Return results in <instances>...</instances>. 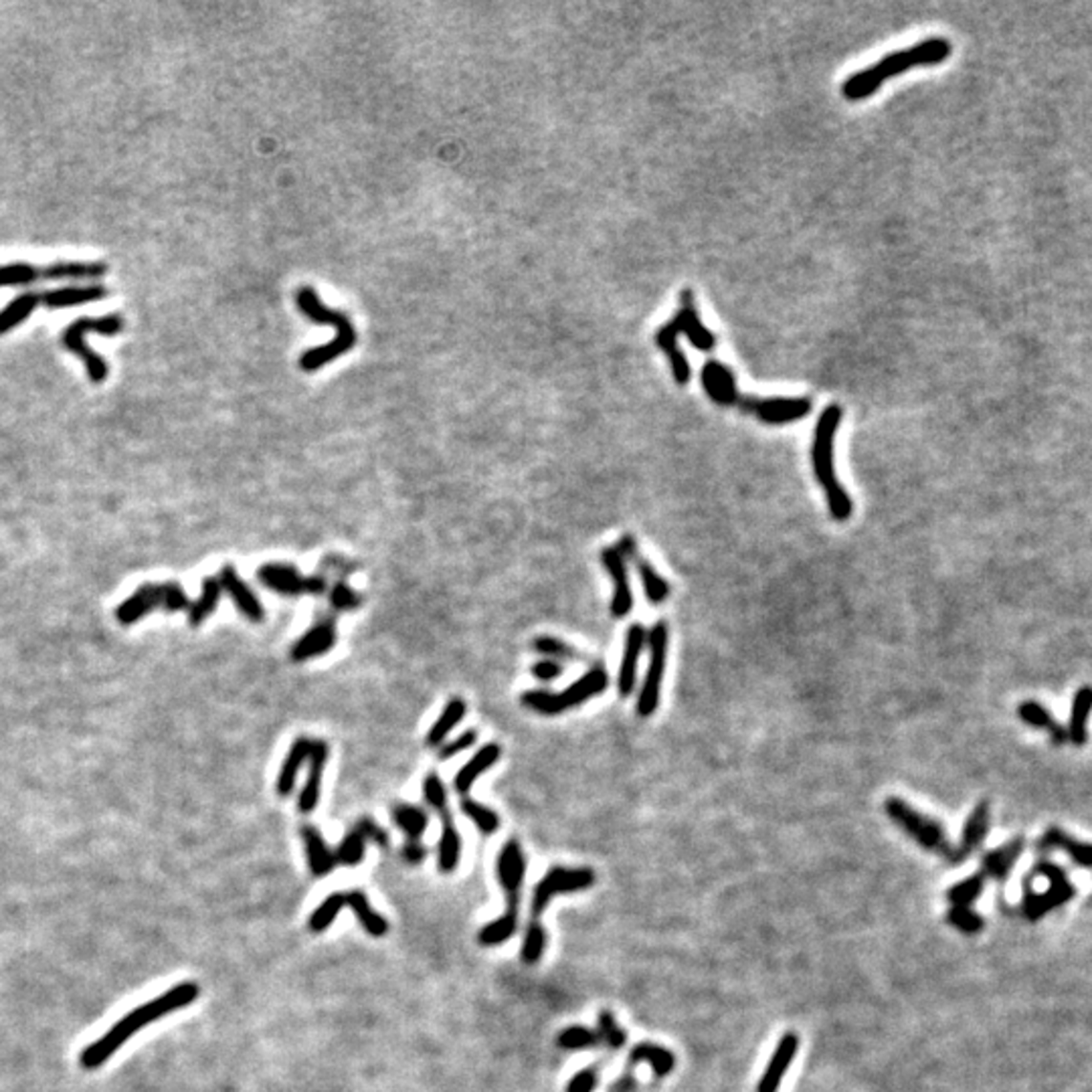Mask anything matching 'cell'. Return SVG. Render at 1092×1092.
Instances as JSON below:
<instances>
[{"label":"cell","mask_w":1092,"mask_h":1092,"mask_svg":"<svg viewBox=\"0 0 1092 1092\" xmlns=\"http://www.w3.org/2000/svg\"><path fill=\"white\" fill-rule=\"evenodd\" d=\"M337 623L334 620H322L316 625H312L302 638H299L292 649H290V658L295 664H302L314 658H320L324 654L337 645Z\"/></svg>","instance_id":"603a6c76"},{"label":"cell","mask_w":1092,"mask_h":1092,"mask_svg":"<svg viewBox=\"0 0 1092 1092\" xmlns=\"http://www.w3.org/2000/svg\"><path fill=\"white\" fill-rule=\"evenodd\" d=\"M344 901H346V906H350L352 912L357 914L360 927L368 932V935L381 939L386 935V932H389V923H386V919L382 917L381 912H377L371 906L366 894L360 888H350L348 892H344Z\"/></svg>","instance_id":"d590c367"},{"label":"cell","mask_w":1092,"mask_h":1092,"mask_svg":"<svg viewBox=\"0 0 1092 1092\" xmlns=\"http://www.w3.org/2000/svg\"><path fill=\"white\" fill-rule=\"evenodd\" d=\"M105 261H55L51 266H31V263H7L0 266V288L29 286L39 281H81L99 279L108 273Z\"/></svg>","instance_id":"ba28073f"},{"label":"cell","mask_w":1092,"mask_h":1092,"mask_svg":"<svg viewBox=\"0 0 1092 1092\" xmlns=\"http://www.w3.org/2000/svg\"><path fill=\"white\" fill-rule=\"evenodd\" d=\"M609 686V674L603 666H593L589 670L575 680L567 690L557 692V709L558 714L565 710L577 709L580 704L593 700L595 696L603 694Z\"/></svg>","instance_id":"ac0fdd59"},{"label":"cell","mask_w":1092,"mask_h":1092,"mask_svg":"<svg viewBox=\"0 0 1092 1092\" xmlns=\"http://www.w3.org/2000/svg\"><path fill=\"white\" fill-rule=\"evenodd\" d=\"M112 292L108 286L101 284H87V286H65L57 290H41V292H23L0 310V337L9 334L16 326H21L29 316L39 306L47 310H61V308H74L90 302H99L105 299Z\"/></svg>","instance_id":"8992f818"},{"label":"cell","mask_w":1092,"mask_h":1092,"mask_svg":"<svg viewBox=\"0 0 1092 1092\" xmlns=\"http://www.w3.org/2000/svg\"><path fill=\"white\" fill-rule=\"evenodd\" d=\"M221 593H223V587L219 583V577H207L203 580L201 597L197 599L195 603H190V607H188V623L197 627L205 620H208L221 601Z\"/></svg>","instance_id":"60d3db41"},{"label":"cell","mask_w":1092,"mask_h":1092,"mask_svg":"<svg viewBox=\"0 0 1092 1092\" xmlns=\"http://www.w3.org/2000/svg\"><path fill=\"white\" fill-rule=\"evenodd\" d=\"M426 856H427V848L421 841H404L403 860L407 862V864L417 866V864H421L423 860H426Z\"/></svg>","instance_id":"6f0895ef"},{"label":"cell","mask_w":1092,"mask_h":1092,"mask_svg":"<svg viewBox=\"0 0 1092 1092\" xmlns=\"http://www.w3.org/2000/svg\"><path fill=\"white\" fill-rule=\"evenodd\" d=\"M985 888V876L981 872L969 876L961 883L953 885L947 890V901L950 906L957 908H972L977 898L983 894Z\"/></svg>","instance_id":"b9f144b4"},{"label":"cell","mask_w":1092,"mask_h":1092,"mask_svg":"<svg viewBox=\"0 0 1092 1092\" xmlns=\"http://www.w3.org/2000/svg\"><path fill=\"white\" fill-rule=\"evenodd\" d=\"M647 644V629L642 623L629 625L625 633V645H623V658L618 674V690L625 698L636 688L638 680V664L642 658V651Z\"/></svg>","instance_id":"cb8c5ba5"},{"label":"cell","mask_w":1092,"mask_h":1092,"mask_svg":"<svg viewBox=\"0 0 1092 1092\" xmlns=\"http://www.w3.org/2000/svg\"><path fill=\"white\" fill-rule=\"evenodd\" d=\"M595 885V872L591 868H567L555 866L544 874L533 892L531 921H540L542 912L560 894L583 892Z\"/></svg>","instance_id":"4fadbf2b"},{"label":"cell","mask_w":1092,"mask_h":1092,"mask_svg":"<svg viewBox=\"0 0 1092 1092\" xmlns=\"http://www.w3.org/2000/svg\"><path fill=\"white\" fill-rule=\"evenodd\" d=\"M310 749H312V738H308V736H299L292 743V747L286 754V761H284V765H281L277 781H275L277 796L288 797L292 794L294 787H295L297 773H299V769H302V765L308 761Z\"/></svg>","instance_id":"1f68e13d"},{"label":"cell","mask_w":1092,"mask_h":1092,"mask_svg":"<svg viewBox=\"0 0 1092 1092\" xmlns=\"http://www.w3.org/2000/svg\"><path fill=\"white\" fill-rule=\"evenodd\" d=\"M259 583L284 597L308 595V577L299 573L294 565H281V562H268L257 571Z\"/></svg>","instance_id":"d4e9b609"},{"label":"cell","mask_w":1092,"mask_h":1092,"mask_svg":"<svg viewBox=\"0 0 1092 1092\" xmlns=\"http://www.w3.org/2000/svg\"><path fill=\"white\" fill-rule=\"evenodd\" d=\"M199 995H201L199 983L183 981L179 985H174V988H170L168 992H164L163 995H158V997L142 1003V1006H138L136 1010L126 1014L118 1021V1024H114L108 1032H105L99 1040H96L94 1044H90L81 1052V1056H79L81 1068L98 1070L99 1066L108 1062L112 1056L121 1046H124L136 1032L150 1026L152 1021L161 1019V1017H164L176 1010L188 1008L190 1003H195L199 999Z\"/></svg>","instance_id":"6da1fadb"},{"label":"cell","mask_w":1092,"mask_h":1092,"mask_svg":"<svg viewBox=\"0 0 1092 1092\" xmlns=\"http://www.w3.org/2000/svg\"><path fill=\"white\" fill-rule=\"evenodd\" d=\"M158 607L166 611H183L190 607V599L179 583L144 585L118 607V620L130 625Z\"/></svg>","instance_id":"7c38bea8"},{"label":"cell","mask_w":1092,"mask_h":1092,"mask_svg":"<svg viewBox=\"0 0 1092 1092\" xmlns=\"http://www.w3.org/2000/svg\"><path fill=\"white\" fill-rule=\"evenodd\" d=\"M615 549L620 551V555L625 558V562L629 560V562H633V565H636L647 601L654 603V605L666 603V599L670 597V583H667V580L654 567H651L649 560L642 558L636 538H633L631 535H623Z\"/></svg>","instance_id":"9a60e30c"},{"label":"cell","mask_w":1092,"mask_h":1092,"mask_svg":"<svg viewBox=\"0 0 1092 1092\" xmlns=\"http://www.w3.org/2000/svg\"><path fill=\"white\" fill-rule=\"evenodd\" d=\"M640 1062L649 1064L656 1077L664 1079V1077H667V1074H672V1070L676 1068V1056L672 1050H667L660 1044L640 1042L638 1046H633L631 1052L627 1054V1072H631V1068Z\"/></svg>","instance_id":"4dcf8cb0"},{"label":"cell","mask_w":1092,"mask_h":1092,"mask_svg":"<svg viewBox=\"0 0 1092 1092\" xmlns=\"http://www.w3.org/2000/svg\"><path fill=\"white\" fill-rule=\"evenodd\" d=\"M444 825H442V838H439V852H437V864L439 870L449 874L453 872L457 866H460V858H462V836L457 832L455 821L451 818V814L442 818Z\"/></svg>","instance_id":"f35d334b"},{"label":"cell","mask_w":1092,"mask_h":1092,"mask_svg":"<svg viewBox=\"0 0 1092 1092\" xmlns=\"http://www.w3.org/2000/svg\"><path fill=\"white\" fill-rule=\"evenodd\" d=\"M885 812L908 838L917 841L923 850L943 854L950 862L955 860V848H950V841L947 838L943 823L917 812V809L901 797H888L885 801Z\"/></svg>","instance_id":"9c48e42d"},{"label":"cell","mask_w":1092,"mask_h":1092,"mask_svg":"<svg viewBox=\"0 0 1092 1092\" xmlns=\"http://www.w3.org/2000/svg\"><path fill=\"white\" fill-rule=\"evenodd\" d=\"M1042 850H1062L1070 856L1074 864L1081 868H1092V843L1081 841L1074 836L1062 832L1060 827H1050L1040 840Z\"/></svg>","instance_id":"d6a6232c"},{"label":"cell","mask_w":1092,"mask_h":1092,"mask_svg":"<svg viewBox=\"0 0 1092 1092\" xmlns=\"http://www.w3.org/2000/svg\"><path fill=\"white\" fill-rule=\"evenodd\" d=\"M601 562L607 575L611 577V585H613V599L609 607L611 615L615 620H623L633 609V591L629 583L627 562L615 546H607V549L601 551Z\"/></svg>","instance_id":"2e32d148"},{"label":"cell","mask_w":1092,"mask_h":1092,"mask_svg":"<svg viewBox=\"0 0 1092 1092\" xmlns=\"http://www.w3.org/2000/svg\"><path fill=\"white\" fill-rule=\"evenodd\" d=\"M498 883L506 894V912L478 932L482 947H496L513 939L518 930L520 896L526 876V858L518 840H510L496 860Z\"/></svg>","instance_id":"277c9868"},{"label":"cell","mask_w":1092,"mask_h":1092,"mask_svg":"<svg viewBox=\"0 0 1092 1092\" xmlns=\"http://www.w3.org/2000/svg\"><path fill=\"white\" fill-rule=\"evenodd\" d=\"M599 1077H601V1066L591 1064L575 1074L565 1092H593L599 1084Z\"/></svg>","instance_id":"db71d44e"},{"label":"cell","mask_w":1092,"mask_h":1092,"mask_svg":"<svg viewBox=\"0 0 1092 1092\" xmlns=\"http://www.w3.org/2000/svg\"><path fill=\"white\" fill-rule=\"evenodd\" d=\"M990 821H992V807L988 801H981L975 805V809L969 818L965 819L963 825V832H961V845L955 848V860L953 864H961V862L969 856L973 854L981 841L985 840L990 832Z\"/></svg>","instance_id":"4316f807"},{"label":"cell","mask_w":1092,"mask_h":1092,"mask_svg":"<svg viewBox=\"0 0 1092 1092\" xmlns=\"http://www.w3.org/2000/svg\"><path fill=\"white\" fill-rule=\"evenodd\" d=\"M667 642H670V631H667L666 622H658L654 627L647 631L649 664H647V672H645L642 690L638 696V714L642 718H649L660 707L662 682H664L666 662H667Z\"/></svg>","instance_id":"30bf717a"},{"label":"cell","mask_w":1092,"mask_h":1092,"mask_svg":"<svg viewBox=\"0 0 1092 1092\" xmlns=\"http://www.w3.org/2000/svg\"><path fill=\"white\" fill-rule=\"evenodd\" d=\"M500 754H502V749L498 743H488L478 753H475L471 759L455 775L453 789L457 791V794L466 797L470 794V789L473 787V783L482 777V773H486L488 769H491L500 761Z\"/></svg>","instance_id":"f1b7e54d"},{"label":"cell","mask_w":1092,"mask_h":1092,"mask_svg":"<svg viewBox=\"0 0 1092 1092\" xmlns=\"http://www.w3.org/2000/svg\"><path fill=\"white\" fill-rule=\"evenodd\" d=\"M466 712H468V704L462 698H451L446 704V709L442 710V714H439V718L433 722V727L429 729V732L426 736L427 747H431V749L442 747L446 743V738L449 736V732L464 720Z\"/></svg>","instance_id":"74e56055"},{"label":"cell","mask_w":1092,"mask_h":1092,"mask_svg":"<svg viewBox=\"0 0 1092 1092\" xmlns=\"http://www.w3.org/2000/svg\"><path fill=\"white\" fill-rule=\"evenodd\" d=\"M520 702L526 709L538 712L542 716H558L557 709V692L551 690H526L520 696Z\"/></svg>","instance_id":"816d5d0a"},{"label":"cell","mask_w":1092,"mask_h":1092,"mask_svg":"<svg viewBox=\"0 0 1092 1092\" xmlns=\"http://www.w3.org/2000/svg\"><path fill=\"white\" fill-rule=\"evenodd\" d=\"M295 299H297L299 310H302V314H306L310 320L337 328V339H334L330 344L304 352L302 359H299V366H302V371H306V373L318 371V368H322L324 364L346 355V352L357 344V330L348 320V316L340 310H334V308H328L326 304H322L314 288H306V286L299 288Z\"/></svg>","instance_id":"5b68a950"},{"label":"cell","mask_w":1092,"mask_h":1092,"mask_svg":"<svg viewBox=\"0 0 1092 1092\" xmlns=\"http://www.w3.org/2000/svg\"><path fill=\"white\" fill-rule=\"evenodd\" d=\"M841 417H843V409L840 407L838 403H832L830 407H825L818 419L814 446H812L814 473H816L819 486L825 491L830 514L838 522H845L854 513V502H852L848 491H845V488L841 486V482L838 480L836 464H834V444H836V433H838V427L841 423Z\"/></svg>","instance_id":"3957f363"},{"label":"cell","mask_w":1092,"mask_h":1092,"mask_svg":"<svg viewBox=\"0 0 1092 1092\" xmlns=\"http://www.w3.org/2000/svg\"><path fill=\"white\" fill-rule=\"evenodd\" d=\"M636 1088H638L636 1077H633L631 1072H625L622 1079H618L609 1086V1092H636Z\"/></svg>","instance_id":"680465c9"},{"label":"cell","mask_w":1092,"mask_h":1092,"mask_svg":"<svg viewBox=\"0 0 1092 1092\" xmlns=\"http://www.w3.org/2000/svg\"><path fill=\"white\" fill-rule=\"evenodd\" d=\"M475 741H478V732H475V731H466V732H462L457 738H453V741L444 743L442 747L437 749L439 759H442V761L453 759V756H457L460 753L471 749V747L475 745Z\"/></svg>","instance_id":"11a10c76"},{"label":"cell","mask_w":1092,"mask_h":1092,"mask_svg":"<svg viewBox=\"0 0 1092 1092\" xmlns=\"http://www.w3.org/2000/svg\"><path fill=\"white\" fill-rule=\"evenodd\" d=\"M366 841H375L377 845H382L384 848V845L389 843V838H386L381 825H377L373 819L362 818L340 841L337 854H334L337 856V864L359 866L364 860Z\"/></svg>","instance_id":"e0dca14e"},{"label":"cell","mask_w":1092,"mask_h":1092,"mask_svg":"<svg viewBox=\"0 0 1092 1092\" xmlns=\"http://www.w3.org/2000/svg\"><path fill=\"white\" fill-rule=\"evenodd\" d=\"M947 923L950 927H955L957 930L965 932V935H975V932H979L985 927L983 917L973 908H957V906L949 908Z\"/></svg>","instance_id":"f907efd6"},{"label":"cell","mask_w":1092,"mask_h":1092,"mask_svg":"<svg viewBox=\"0 0 1092 1092\" xmlns=\"http://www.w3.org/2000/svg\"><path fill=\"white\" fill-rule=\"evenodd\" d=\"M533 645L538 654L546 656L549 660H555V662H562V660L569 662V660L583 658L573 645H569L567 642H562L558 638H553V636H540L533 642Z\"/></svg>","instance_id":"681fc988"},{"label":"cell","mask_w":1092,"mask_h":1092,"mask_svg":"<svg viewBox=\"0 0 1092 1092\" xmlns=\"http://www.w3.org/2000/svg\"><path fill=\"white\" fill-rule=\"evenodd\" d=\"M393 821L399 830L407 836V841H421L423 834L427 832L429 816L423 812L421 807L411 803H397L391 809Z\"/></svg>","instance_id":"ab89813d"},{"label":"cell","mask_w":1092,"mask_h":1092,"mask_svg":"<svg viewBox=\"0 0 1092 1092\" xmlns=\"http://www.w3.org/2000/svg\"><path fill=\"white\" fill-rule=\"evenodd\" d=\"M1017 718L1024 720L1028 727L1034 729H1040L1044 732H1048V736L1056 745H1062L1068 741L1066 736V729L1060 725L1059 720H1056L1050 710L1044 707V704L1036 702V700H1026L1021 702L1017 707Z\"/></svg>","instance_id":"e575fe53"},{"label":"cell","mask_w":1092,"mask_h":1092,"mask_svg":"<svg viewBox=\"0 0 1092 1092\" xmlns=\"http://www.w3.org/2000/svg\"><path fill=\"white\" fill-rule=\"evenodd\" d=\"M328 601H330V607L334 611L344 613V611L357 609L360 605V595L352 587H348L346 583H337L330 589Z\"/></svg>","instance_id":"f5cc1de1"},{"label":"cell","mask_w":1092,"mask_h":1092,"mask_svg":"<svg viewBox=\"0 0 1092 1092\" xmlns=\"http://www.w3.org/2000/svg\"><path fill=\"white\" fill-rule=\"evenodd\" d=\"M346 906L344 901V892H334L328 898L320 903V906L312 912V917L308 921V927L312 932H324L334 919L339 917V912Z\"/></svg>","instance_id":"7bdbcfd3"},{"label":"cell","mask_w":1092,"mask_h":1092,"mask_svg":"<svg viewBox=\"0 0 1092 1092\" xmlns=\"http://www.w3.org/2000/svg\"><path fill=\"white\" fill-rule=\"evenodd\" d=\"M950 53H953V47H950L947 39L943 37L925 39L908 49L890 53V55L870 65L868 69H862V72L850 76L841 85V94L850 101L866 99L868 96L878 92L880 85H883L888 77L910 72L914 67L939 65L950 57Z\"/></svg>","instance_id":"7a4b0ae2"},{"label":"cell","mask_w":1092,"mask_h":1092,"mask_svg":"<svg viewBox=\"0 0 1092 1092\" xmlns=\"http://www.w3.org/2000/svg\"><path fill=\"white\" fill-rule=\"evenodd\" d=\"M702 386L707 395L720 404V407H734L738 397L736 389V381L731 368H727L725 364H720L716 360H709L702 368Z\"/></svg>","instance_id":"484cf974"},{"label":"cell","mask_w":1092,"mask_h":1092,"mask_svg":"<svg viewBox=\"0 0 1092 1092\" xmlns=\"http://www.w3.org/2000/svg\"><path fill=\"white\" fill-rule=\"evenodd\" d=\"M597 1044H599L597 1032L583 1028V1026H569L557 1036V1046L560 1050H567V1052L595 1048Z\"/></svg>","instance_id":"7dc6e473"},{"label":"cell","mask_w":1092,"mask_h":1092,"mask_svg":"<svg viewBox=\"0 0 1092 1092\" xmlns=\"http://www.w3.org/2000/svg\"><path fill=\"white\" fill-rule=\"evenodd\" d=\"M1024 848H1026L1024 838H1014L1006 845H999V848L985 854L981 858V870L979 872L985 876V880L1006 883L1012 868L1016 866V862L1019 860L1021 852H1024Z\"/></svg>","instance_id":"83f0119b"},{"label":"cell","mask_w":1092,"mask_h":1092,"mask_svg":"<svg viewBox=\"0 0 1092 1092\" xmlns=\"http://www.w3.org/2000/svg\"><path fill=\"white\" fill-rule=\"evenodd\" d=\"M562 670H565V667H562L560 662H555V660H549V658H544V660L536 662V664L531 667L533 676H535L538 682H553V680H557V678L562 674Z\"/></svg>","instance_id":"9f6ffc18"},{"label":"cell","mask_w":1092,"mask_h":1092,"mask_svg":"<svg viewBox=\"0 0 1092 1092\" xmlns=\"http://www.w3.org/2000/svg\"><path fill=\"white\" fill-rule=\"evenodd\" d=\"M1092 714V686H1082L1072 700L1066 736L1074 747H1082L1088 741V720Z\"/></svg>","instance_id":"836d02e7"},{"label":"cell","mask_w":1092,"mask_h":1092,"mask_svg":"<svg viewBox=\"0 0 1092 1092\" xmlns=\"http://www.w3.org/2000/svg\"><path fill=\"white\" fill-rule=\"evenodd\" d=\"M460 807H462V814H464L466 818H470L482 834L491 836V834L498 832L500 818H498V814L494 812V809H490V807H486V805H482V803H478V801H473V799H468V797L462 799V805H460Z\"/></svg>","instance_id":"ee69618b"},{"label":"cell","mask_w":1092,"mask_h":1092,"mask_svg":"<svg viewBox=\"0 0 1092 1092\" xmlns=\"http://www.w3.org/2000/svg\"><path fill=\"white\" fill-rule=\"evenodd\" d=\"M797 1050H799V1036L796 1032L783 1034L779 1044L775 1046V1052H773L771 1060L763 1072V1077L759 1079V1084H756V1092H777L779 1090L791 1062L796 1060Z\"/></svg>","instance_id":"7402d4cb"},{"label":"cell","mask_w":1092,"mask_h":1092,"mask_svg":"<svg viewBox=\"0 0 1092 1092\" xmlns=\"http://www.w3.org/2000/svg\"><path fill=\"white\" fill-rule=\"evenodd\" d=\"M124 326H126V322L120 314H108V316H99V318H90V316H83V318L74 320L63 330V334H61L63 348H67L69 352H74L79 360H83L87 377H90V381L94 384H99L108 379L110 364L99 355V352H96L90 344L85 342V334L96 332V334H101V337H118V334L124 330Z\"/></svg>","instance_id":"52a82bcc"},{"label":"cell","mask_w":1092,"mask_h":1092,"mask_svg":"<svg viewBox=\"0 0 1092 1092\" xmlns=\"http://www.w3.org/2000/svg\"><path fill=\"white\" fill-rule=\"evenodd\" d=\"M678 337H680V330L676 326L674 320H670L667 324H664L658 334H656V344L660 350H664L667 359H670L672 364V373H674V381L678 384H686L690 381V364L686 360L684 352L678 346Z\"/></svg>","instance_id":"8d00e7d4"},{"label":"cell","mask_w":1092,"mask_h":1092,"mask_svg":"<svg viewBox=\"0 0 1092 1092\" xmlns=\"http://www.w3.org/2000/svg\"><path fill=\"white\" fill-rule=\"evenodd\" d=\"M546 949V930L540 921H528L526 935L522 943V961L526 965H536Z\"/></svg>","instance_id":"bcb514c9"},{"label":"cell","mask_w":1092,"mask_h":1092,"mask_svg":"<svg viewBox=\"0 0 1092 1092\" xmlns=\"http://www.w3.org/2000/svg\"><path fill=\"white\" fill-rule=\"evenodd\" d=\"M328 589V580L322 575L308 577V595H322Z\"/></svg>","instance_id":"91938a15"},{"label":"cell","mask_w":1092,"mask_h":1092,"mask_svg":"<svg viewBox=\"0 0 1092 1092\" xmlns=\"http://www.w3.org/2000/svg\"><path fill=\"white\" fill-rule=\"evenodd\" d=\"M1034 874L1046 878L1048 886L1046 892H1036L1032 888H1026L1024 901H1021V910H1024L1026 919L1030 921H1040L1050 910L1072 901L1074 894H1077V888H1074V885L1070 883L1068 874L1060 866L1052 864V862H1040V864L1034 868Z\"/></svg>","instance_id":"8fae6325"},{"label":"cell","mask_w":1092,"mask_h":1092,"mask_svg":"<svg viewBox=\"0 0 1092 1092\" xmlns=\"http://www.w3.org/2000/svg\"><path fill=\"white\" fill-rule=\"evenodd\" d=\"M328 743L326 741H318V738H312V749H310V756H308V779L304 783L302 794H299L297 799V807L299 812L304 816H310L316 807H318L320 801V791H322V777H324V771L328 765Z\"/></svg>","instance_id":"d6986e66"},{"label":"cell","mask_w":1092,"mask_h":1092,"mask_svg":"<svg viewBox=\"0 0 1092 1092\" xmlns=\"http://www.w3.org/2000/svg\"><path fill=\"white\" fill-rule=\"evenodd\" d=\"M306 845V854H308V866L312 870V874L316 878H324L328 876L334 866H337V856L330 850V845L326 843L324 836L320 834L318 827L314 825H302V830H299Z\"/></svg>","instance_id":"f546056e"},{"label":"cell","mask_w":1092,"mask_h":1092,"mask_svg":"<svg viewBox=\"0 0 1092 1092\" xmlns=\"http://www.w3.org/2000/svg\"><path fill=\"white\" fill-rule=\"evenodd\" d=\"M219 583H221L223 591H227L229 597H231V601L235 603V607L239 609V613L243 615L245 620H250L251 623L263 622V618H266V609H263L261 601L257 599V595L251 591V587L237 575L233 565H225L221 569Z\"/></svg>","instance_id":"44dd1931"},{"label":"cell","mask_w":1092,"mask_h":1092,"mask_svg":"<svg viewBox=\"0 0 1092 1092\" xmlns=\"http://www.w3.org/2000/svg\"><path fill=\"white\" fill-rule=\"evenodd\" d=\"M734 407L747 411L761 419L769 426H785V423H796L805 415L812 413L814 403L812 399L796 397V399H756V397H738Z\"/></svg>","instance_id":"5bb4252c"},{"label":"cell","mask_w":1092,"mask_h":1092,"mask_svg":"<svg viewBox=\"0 0 1092 1092\" xmlns=\"http://www.w3.org/2000/svg\"><path fill=\"white\" fill-rule=\"evenodd\" d=\"M680 330V334H686L688 340L704 352H710L716 346V337L714 334L702 324L700 320V314L696 310V299L692 290H684L680 294V310L678 314L672 318Z\"/></svg>","instance_id":"ffe728a7"},{"label":"cell","mask_w":1092,"mask_h":1092,"mask_svg":"<svg viewBox=\"0 0 1092 1092\" xmlns=\"http://www.w3.org/2000/svg\"><path fill=\"white\" fill-rule=\"evenodd\" d=\"M597 1036L599 1042H603L611 1050H620L627 1042L625 1030L618 1024V1019H615V1016L609 1010L597 1014Z\"/></svg>","instance_id":"f6af8a7d"},{"label":"cell","mask_w":1092,"mask_h":1092,"mask_svg":"<svg viewBox=\"0 0 1092 1092\" xmlns=\"http://www.w3.org/2000/svg\"><path fill=\"white\" fill-rule=\"evenodd\" d=\"M423 796H426L427 805L433 809L435 814L439 816H448L449 814V803H448V789L446 783L442 781L437 773H429L426 781H423Z\"/></svg>","instance_id":"c3c4849f"}]
</instances>
